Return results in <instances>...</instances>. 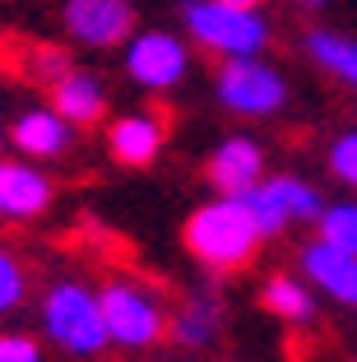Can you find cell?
Segmentation results:
<instances>
[{
  "mask_svg": "<svg viewBox=\"0 0 357 362\" xmlns=\"http://www.w3.org/2000/svg\"><path fill=\"white\" fill-rule=\"evenodd\" d=\"M186 70H190V47L181 42V37H172V33H163V28L135 33L126 42V75H130V84H139V88H153V93L177 88L181 79H186Z\"/></svg>",
  "mask_w": 357,
  "mask_h": 362,
  "instance_id": "8992f818",
  "label": "cell"
},
{
  "mask_svg": "<svg viewBox=\"0 0 357 362\" xmlns=\"http://www.w3.org/2000/svg\"><path fill=\"white\" fill-rule=\"evenodd\" d=\"M297 5H306V10H325V5H334V0H297Z\"/></svg>",
  "mask_w": 357,
  "mask_h": 362,
  "instance_id": "603a6c76",
  "label": "cell"
},
{
  "mask_svg": "<svg viewBox=\"0 0 357 362\" xmlns=\"http://www.w3.org/2000/svg\"><path fill=\"white\" fill-rule=\"evenodd\" d=\"M61 23L74 42L93 47V52H107V47L135 37V10H130V0H65Z\"/></svg>",
  "mask_w": 357,
  "mask_h": 362,
  "instance_id": "52a82bcc",
  "label": "cell"
},
{
  "mask_svg": "<svg viewBox=\"0 0 357 362\" xmlns=\"http://www.w3.org/2000/svg\"><path fill=\"white\" fill-rule=\"evenodd\" d=\"M306 56H311L329 79H339L344 88L357 93V37L339 28H311L306 33Z\"/></svg>",
  "mask_w": 357,
  "mask_h": 362,
  "instance_id": "2e32d148",
  "label": "cell"
},
{
  "mask_svg": "<svg viewBox=\"0 0 357 362\" xmlns=\"http://www.w3.org/2000/svg\"><path fill=\"white\" fill-rule=\"evenodd\" d=\"M315 237H325L339 251H353L357 256V200H334L320 209L315 218Z\"/></svg>",
  "mask_w": 357,
  "mask_h": 362,
  "instance_id": "ac0fdd59",
  "label": "cell"
},
{
  "mask_svg": "<svg viewBox=\"0 0 357 362\" xmlns=\"http://www.w3.org/2000/svg\"><path fill=\"white\" fill-rule=\"evenodd\" d=\"M186 33L204 52L237 61V56H260L269 47V23L260 5H228V0H190L186 5Z\"/></svg>",
  "mask_w": 357,
  "mask_h": 362,
  "instance_id": "277c9868",
  "label": "cell"
},
{
  "mask_svg": "<svg viewBox=\"0 0 357 362\" xmlns=\"http://www.w3.org/2000/svg\"><path fill=\"white\" fill-rule=\"evenodd\" d=\"M228 5H260V0H228Z\"/></svg>",
  "mask_w": 357,
  "mask_h": 362,
  "instance_id": "cb8c5ba5",
  "label": "cell"
},
{
  "mask_svg": "<svg viewBox=\"0 0 357 362\" xmlns=\"http://www.w3.org/2000/svg\"><path fill=\"white\" fill-rule=\"evenodd\" d=\"M23 70H28V79L56 84L61 75H70V56H65V47H33V52H23Z\"/></svg>",
  "mask_w": 357,
  "mask_h": 362,
  "instance_id": "ffe728a7",
  "label": "cell"
},
{
  "mask_svg": "<svg viewBox=\"0 0 357 362\" xmlns=\"http://www.w3.org/2000/svg\"><path fill=\"white\" fill-rule=\"evenodd\" d=\"M209 181L218 195H242L264 181V144L255 135H228L209 158Z\"/></svg>",
  "mask_w": 357,
  "mask_h": 362,
  "instance_id": "8fae6325",
  "label": "cell"
},
{
  "mask_svg": "<svg viewBox=\"0 0 357 362\" xmlns=\"http://www.w3.org/2000/svg\"><path fill=\"white\" fill-rule=\"evenodd\" d=\"M42 334L56 349L74 353V358H93L112 344L103 320V298L98 288L79 284V279H56L42 293Z\"/></svg>",
  "mask_w": 357,
  "mask_h": 362,
  "instance_id": "3957f363",
  "label": "cell"
},
{
  "mask_svg": "<svg viewBox=\"0 0 357 362\" xmlns=\"http://www.w3.org/2000/svg\"><path fill=\"white\" fill-rule=\"evenodd\" d=\"M329 172H334L344 186L357 191V130H344V135L329 144Z\"/></svg>",
  "mask_w": 357,
  "mask_h": 362,
  "instance_id": "44dd1931",
  "label": "cell"
},
{
  "mask_svg": "<svg viewBox=\"0 0 357 362\" xmlns=\"http://www.w3.org/2000/svg\"><path fill=\"white\" fill-rule=\"evenodd\" d=\"M52 195V177L33 168V158H0V218H37V214H47Z\"/></svg>",
  "mask_w": 357,
  "mask_h": 362,
  "instance_id": "30bf717a",
  "label": "cell"
},
{
  "mask_svg": "<svg viewBox=\"0 0 357 362\" xmlns=\"http://www.w3.org/2000/svg\"><path fill=\"white\" fill-rule=\"evenodd\" d=\"M10 144L23 158H61L74 144V126L56 112V107H28L10 126Z\"/></svg>",
  "mask_w": 357,
  "mask_h": 362,
  "instance_id": "4fadbf2b",
  "label": "cell"
},
{
  "mask_svg": "<svg viewBox=\"0 0 357 362\" xmlns=\"http://www.w3.org/2000/svg\"><path fill=\"white\" fill-rule=\"evenodd\" d=\"M163 144H168V121L158 117V112L116 117L112 130H107V149H112L116 163H126V168H148L163 153Z\"/></svg>",
  "mask_w": 357,
  "mask_h": 362,
  "instance_id": "7c38bea8",
  "label": "cell"
},
{
  "mask_svg": "<svg viewBox=\"0 0 357 362\" xmlns=\"http://www.w3.org/2000/svg\"><path fill=\"white\" fill-rule=\"evenodd\" d=\"M23 298H28V269L10 246H0V316L14 311Z\"/></svg>",
  "mask_w": 357,
  "mask_h": 362,
  "instance_id": "d6986e66",
  "label": "cell"
},
{
  "mask_svg": "<svg viewBox=\"0 0 357 362\" xmlns=\"http://www.w3.org/2000/svg\"><path fill=\"white\" fill-rule=\"evenodd\" d=\"M181 242L204 269L213 274H232V269L251 265V256L260 251L264 233L255 228L251 209L242 195H218V200L200 204L181 228Z\"/></svg>",
  "mask_w": 357,
  "mask_h": 362,
  "instance_id": "6da1fadb",
  "label": "cell"
},
{
  "mask_svg": "<svg viewBox=\"0 0 357 362\" xmlns=\"http://www.w3.org/2000/svg\"><path fill=\"white\" fill-rule=\"evenodd\" d=\"M0 42H5V28H0Z\"/></svg>",
  "mask_w": 357,
  "mask_h": 362,
  "instance_id": "d4e9b609",
  "label": "cell"
},
{
  "mask_svg": "<svg viewBox=\"0 0 357 362\" xmlns=\"http://www.w3.org/2000/svg\"><path fill=\"white\" fill-rule=\"evenodd\" d=\"M213 93H218V103L228 107L232 117H274V112H283V103H288L283 75H279L269 61H260V56L223 61Z\"/></svg>",
  "mask_w": 357,
  "mask_h": 362,
  "instance_id": "5b68a950",
  "label": "cell"
},
{
  "mask_svg": "<svg viewBox=\"0 0 357 362\" xmlns=\"http://www.w3.org/2000/svg\"><path fill=\"white\" fill-rule=\"evenodd\" d=\"M52 107L70 126H98L107 112V84L88 70H70L52 84Z\"/></svg>",
  "mask_w": 357,
  "mask_h": 362,
  "instance_id": "5bb4252c",
  "label": "cell"
},
{
  "mask_svg": "<svg viewBox=\"0 0 357 362\" xmlns=\"http://www.w3.org/2000/svg\"><path fill=\"white\" fill-rule=\"evenodd\" d=\"M98 298H103V320H107V334H112L116 349L144 353V349H153L158 339H168L172 311L163 307V293H158L148 279L112 274L98 288Z\"/></svg>",
  "mask_w": 357,
  "mask_h": 362,
  "instance_id": "7a4b0ae2",
  "label": "cell"
},
{
  "mask_svg": "<svg viewBox=\"0 0 357 362\" xmlns=\"http://www.w3.org/2000/svg\"><path fill=\"white\" fill-rule=\"evenodd\" d=\"M228 362H237V358H228Z\"/></svg>",
  "mask_w": 357,
  "mask_h": 362,
  "instance_id": "484cf974",
  "label": "cell"
},
{
  "mask_svg": "<svg viewBox=\"0 0 357 362\" xmlns=\"http://www.w3.org/2000/svg\"><path fill=\"white\" fill-rule=\"evenodd\" d=\"M260 307L269 316H279L283 325H311L315 320V288L297 274H269L260 288Z\"/></svg>",
  "mask_w": 357,
  "mask_h": 362,
  "instance_id": "9a60e30c",
  "label": "cell"
},
{
  "mask_svg": "<svg viewBox=\"0 0 357 362\" xmlns=\"http://www.w3.org/2000/svg\"><path fill=\"white\" fill-rule=\"evenodd\" d=\"M297 265H302V279L315 293L334 298L339 307H357V256L353 251H339L325 237H311L297 251Z\"/></svg>",
  "mask_w": 357,
  "mask_h": 362,
  "instance_id": "ba28073f",
  "label": "cell"
},
{
  "mask_svg": "<svg viewBox=\"0 0 357 362\" xmlns=\"http://www.w3.org/2000/svg\"><path fill=\"white\" fill-rule=\"evenodd\" d=\"M242 200H246V209H251L255 228H260L264 237H279V233L293 228V209H288V195H283V186H279V177L255 181L251 191H242Z\"/></svg>",
  "mask_w": 357,
  "mask_h": 362,
  "instance_id": "e0dca14e",
  "label": "cell"
},
{
  "mask_svg": "<svg viewBox=\"0 0 357 362\" xmlns=\"http://www.w3.org/2000/svg\"><path fill=\"white\" fill-rule=\"evenodd\" d=\"M223 330H228V307H223V298L209 293V288H195V293L172 311L168 339H177L181 349H190V353H204L223 339Z\"/></svg>",
  "mask_w": 357,
  "mask_h": 362,
  "instance_id": "9c48e42d",
  "label": "cell"
},
{
  "mask_svg": "<svg viewBox=\"0 0 357 362\" xmlns=\"http://www.w3.org/2000/svg\"><path fill=\"white\" fill-rule=\"evenodd\" d=\"M0 362H42V344L33 334H0Z\"/></svg>",
  "mask_w": 357,
  "mask_h": 362,
  "instance_id": "7402d4cb",
  "label": "cell"
}]
</instances>
